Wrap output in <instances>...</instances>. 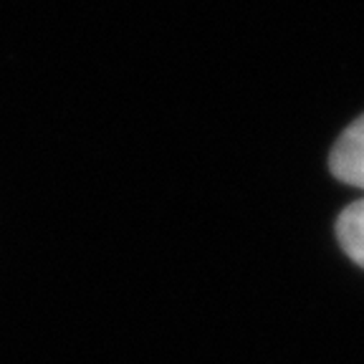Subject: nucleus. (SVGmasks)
I'll return each instance as SVG.
<instances>
[{
  "label": "nucleus",
  "mask_w": 364,
  "mask_h": 364,
  "mask_svg": "<svg viewBox=\"0 0 364 364\" xmlns=\"http://www.w3.org/2000/svg\"><path fill=\"white\" fill-rule=\"evenodd\" d=\"M329 170L336 180L364 190V114L334 142L329 152Z\"/></svg>",
  "instance_id": "f257e3e1"
},
{
  "label": "nucleus",
  "mask_w": 364,
  "mask_h": 364,
  "mask_svg": "<svg viewBox=\"0 0 364 364\" xmlns=\"http://www.w3.org/2000/svg\"><path fill=\"white\" fill-rule=\"evenodd\" d=\"M336 238L341 250L359 268H364V198L344 208L336 218Z\"/></svg>",
  "instance_id": "f03ea898"
}]
</instances>
